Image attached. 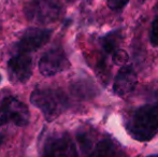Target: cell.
I'll return each instance as SVG.
<instances>
[{"instance_id": "cell-7", "label": "cell", "mask_w": 158, "mask_h": 157, "mask_svg": "<svg viewBox=\"0 0 158 157\" xmlns=\"http://www.w3.org/2000/svg\"><path fill=\"white\" fill-rule=\"evenodd\" d=\"M52 31L50 29L39 27H30L26 29L15 43V50L17 53L30 54L45 45L51 38Z\"/></svg>"}, {"instance_id": "cell-17", "label": "cell", "mask_w": 158, "mask_h": 157, "mask_svg": "<svg viewBox=\"0 0 158 157\" xmlns=\"http://www.w3.org/2000/svg\"><path fill=\"white\" fill-rule=\"evenodd\" d=\"M1 79H2L1 78V74H0V83H1Z\"/></svg>"}, {"instance_id": "cell-6", "label": "cell", "mask_w": 158, "mask_h": 157, "mask_svg": "<svg viewBox=\"0 0 158 157\" xmlns=\"http://www.w3.org/2000/svg\"><path fill=\"white\" fill-rule=\"evenodd\" d=\"M70 63L61 48H53L46 51L39 60V70L44 76H53L67 70Z\"/></svg>"}, {"instance_id": "cell-15", "label": "cell", "mask_w": 158, "mask_h": 157, "mask_svg": "<svg viewBox=\"0 0 158 157\" xmlns=\"http://www.w3.org/2000/svg\"><path fill=\"white\" fill-rule=\"evenodd\" d=\"M2 142H3V134H0V147H1Z\"/></svg>"}, {"instance_id": "cell-16", "label": "cell", "mask_w": 158, "mask_h": 157, "mask_svg": "<svg viewBox=\"0 0 158 157\" xmlns=\"http://www.w3.org/2000/svg\"><path fill=\"white\" fill-rule=\"evenodd\" d=\"M146 157H158V154L157 155H150V156H146Z\"/></svg>"}, {"instance_id": "cell-13", "label": "cell", "mask_w": 158, "mask_h": 157, "mask_svg": "<svg viewBox=\"0 0 158 157\" xmlns=\"http://www.w3.org/2000/svg\"><path fill=\"white\" fill-rule=\"evenodd\" d=\"M150 42L153 46H158V16L154 19L151 27Z\"/></svg>"}, {"instance_id": "cell-4", "label": "cell", "mask_w": 158, "mask_h": 157, "mask_svg": "<svg viewBox=\"0 0 158 157\" xmlns=\"http://www.w3.org/2000/svg\"><path fill=\"white\" fill-rule=\"evenodd\" d=\"M30 113L28 107L13 96L2 100L0 107V126L13 123L19 127H24L29 123Z\"/></svg>"}, {"instance_id": "cell-1", "label": "cell", "mask_w": 158, "mask_h": 157, "mask_svg": "<svg viewBox=\"0 0 158 157\" xmlns=\"http://www.w3.org/2000/svg\"><path fill=\"white\" fill-rule=\"evenodd\" d=\"M126 129L137 141L152 140L158 132V101L146 103L132 111L126 122Z\"/></svg>"}, {"instance_id": "cell-2", "label": "cell", "mask_w": 158, "mask_h": 157, "mask_svg": "<svg viewBox=\"0 0 158 157\" xmlns=\"http://www.w3.org/2000/svg\"><path fill=\"white\" fill-rule=\"evenodd\" d=\"M30 102L43 113L48 122H53L63 114L69 107L66 94L56 88H35L31 93Z\"/></svg>"}, {"instance_id": "cell-20", "label": "cell", "mask_w": 158, "mask_h": 157, "mask_svg": "<svg viewBox=\"0 0 158 157\" xmlns=\"http://www.w3.org/2000/svg\"><path fill=\"white\" fill-rule=\"evenodd\" d=\"M67 1H70V0H67Z\"/></svg>"}, {"instance_id": "cell-10", "label": "cell", "mask_w": 158, "mask_h": 157, "mask_svg": "<svg viewBox=\"0 0 158 157\" xmlns=\"http://www.w3.org/2000/svg\"><path fill=\"white\" fill-rule=\"evenodd\" d=\"M83 157H123V152L111 139L102 138L94 142Z\"/></svg>"}, {"instance_id": "cell-19", "label": "cell", "mask_w": 158, "mask_h": 157, "mask_svg": "<svg viewBox=\"0 0 158 157\" xmlns=\"http://www.w3.org/2000/svg\"><path fill=\"white\" fill-rule=\"evenodd\" d=\"M0 29H1V25H0Z\"/></svg>"}, {"instance_id": "cell-12", "label": "cell", "mask_w": 158, "mask_h": 157, "mask_svg": "<svg viewBox=\"0 0 158 157\" xmlns=\"http://www.w3.org/2000/svg\"><path fill=\"white\" fill-rule=\"evenodd\" d=\"M112 59L115 65H125L127 61H128V54H127L125 51L117 48L116 51L113 52Z\"/></svg>"}, {"instance_id": "cell-5", "label": "cell", "mask_w": 158, "mask_h": 157, "mask_svg": "<svg viewBox=\"0 0 158 157\" xmlns=\"http://www.w3.org/2000/svg\"><path fill=\"white\" fill-rule=\"evenodd\" d=\"M41 157H77L75 142L66 132H55L48 137Z\"/></svg>"}, {"instance_id": "cell-14", "label": "cell", "mask_w": 158, "mask_h": 157, "mask_svg": "<svg viewBox=\"0 0 158 157\" xmlns=\"http://www.w3.org/2000/svg\"><path fill=\"white\" fill-rule=\"evenodd\" d=\"M128 1L129 0H106V3H108V6L111 10L118 11L125 8Z\"/></svg>"}, {"instance_id": "cell-9", "label": "cell", "mask_w": 158, "mask_h": 157, "mask_svg": "<svg viewBox=\"0 0 158 157\" xmlns=\"http://www.w3.org/2000/svg\"><path fill=\"white\" fill-rule=\"evenodd\" d=\"M137 73L131 66H123L117 72L113 84V90L119 97L130 94L137 85Z\"/></svg>"}, {"instance_id": "cell-3", "label": "cell", "mask_w": 158, "mask_h": 157, "mask_svg": "<svg viewBox=\"0 0 158 157\" xmlns=\"http://www.w3.org/2000/svg\"><path fill=\"white\" fill-rule=\"evenodd\" d=\"M61 13L57 0H29L24 6V14L29 22L38 25H48L55 22Z\"/></svg>"}, {"instance_id": "cell-8", "label": "cell", "mask_w": 158, "mask_h": 157, "mask_svg": "<svg viewBox=\"0 0 158 157\" xmlns=\"http://www.w3.org/2000/svg\"><path fill=\"white\" fill-rule=\"evenodd\" d=\"M33 60L29 54L17 53L8 61V73L12 83L23 84L30 79L32 74Z\"/></svg>"}, {"instance_id": "cell-18", "label": "cell", "mask_w": 158, "mask_h": 157, "mask_svg": "<svg viewBox=\"0 0 158 157\" xmlns=\"http://www.w3.org/2000/svg\"><path fill=\"white\" fill-rule=\"evenodd\" d=\"M141 1H145V0H141Z\"/></svg>"}, {"instance_id": "cell-11", "label": "cell", "mask_w": 158, "mask_h": 157, "mask_svg": "<svg viewBox=\"0 0 158 157\" xmlns=\"http://www.w3.org/2000/svg\"><path fill=\"white\" fill-rule=\"evenodd\" d=\"M119 40H121V32L119 30H116L100 38L99 42L106 54H113V52L117 50Z\"/></svg>"}]
</instances>
